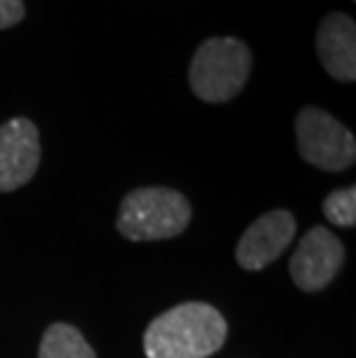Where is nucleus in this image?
Wrapping results in <instances>:
<instances>
[{"instance_id":"nucleus-1","label":"nucleus","mask_w":356,"mask_h":358,"mask_svg":"<svg viewBox=\"0 0 356 358\" xmlns=\"http://www.w3.org/2000/svg\"><path fill=\"white\" fill-rule=\"evenodd\" d=\"M227 322L206 303H183L171 308L143 333L148 358H208L225 345Z\"/></svg>"},{"instance_id":"nucleus-2","label":"nucleus","mask_w":356,"mask_h":358,"mask_svg":"<svg viewBox=\"0 0 356 358\" xmlns=\"http://www.w3.org/2000/svg\"><path fill=\"white\" fill-rule=\"evenodd\" d=\"M252 53L236 37H211L197 49L190 65L192 93L204 102H227L250 77Z\"/></svg>"},{"instance_id":"nucleus-3","label":"nucleus","mask_w":356,"mask_h":358,"mask_svg":"<svg viewBox=\"0 0 356 358\" xmlns=\"http://www.w3.org/2000/svg\"><path fill=\"white\" fill-rule=\"evenodd\" d=\"M192 217L187 199L169 187H141L123 199L118 213V231L130 241L173 238Z\"/></svg>"},{"instance_id":"nucleus-4","label":"nucleus","mask_w":356,"mask_h":358,"mask_svg":"<svg viewBox=\"0 0 356 358\" xmlns=\"http://www.w3.org/2000/svg\"><path fill=\"white\" fill-rule=\"evenodd\" d=\"M297 141L301 157L317 169L340 171L356 159L354 134L317 106H308L299 113Z\"/></svg>"},{"instance_id":"nucleus-5","label":"nucleus","mask_w":356,"mask_h":358,"mask_svg":"<svg viewBox=\"0 0 356 358\" xmlns=\"http://www.w3.org/2000/svg\"><path fill=\"white\" fill-rule=\"evenodd\" d=\"M345 262V248L336 234L315 227L301 238L290 262L292 280L303 292H320L336 278Z\"/></svg>"},{"instance_id":"nucleus-6","label":"nucleus","mask_w":356,"mask_h":358,"mask_svg":"<svg viewBox=\"0 0 356 358\" xmlns=\"http://www.w3.org/2000/svg\"><path fill=\"white\" fill-rule=\"evenodd\" d=\"M40 166V132L33 120L12 118L0 127V192H12Z\"/></svg>"},{"instance_id":"nucleus-7","label":"nucleus","mask_w":356,"mask_h":358,"mask_svg":"<svg viewBox=\"0 0 356 358\" xmlns=\"http://www.w3.org/2000/svg\"><path fill=\"white\" fill-rule=\"evenodd\" d=\"M294 234H297V222H294L290 210H271L252 222L241 236L236 245V262L245 271H262L271 262L285 252Z\"/></svg>"},{"instance_id":"nucleus-8","label":"nucleus","mask_w":356,"mask_h":358,"mask_svg":"<svg viewBox=\"0 0 356 358\" xmlns=\"http://www.w3.org/2000/svg\"><path fill=\"white\" fill-rule=\"evenodd\" d=\"M317 53L333 79H356V26L347 14L333 12L317 30Z\"/></svg>"},{"instance_id":"nucleus-9","label":"nucleus","mask_w":356,"mask_h":358,"mask_svg":"<svg viewBox=\"0 0 356 358\" xmlns=\"http://www.w3.org/2000/svg\"><path fill=\"white\" fill-rule=\"evenodd\" d=\"M40 358H95V352L74 326L54 324L42 338Z\"/></svg>"},{"instance_id":"nucleus-10","label":"nucleus","mask_w":356,"mask_h":358,"mask_svg":"<svg viewBox=\"0 0 356 358\" xmlns=\"http://www.w3.org/2000/svg\"><path fill=\"white\" fill-rule=\"evenodd\" d=\"M324 215L338 227H354L356 222V189L343 187L324 199Z\"/></svg>"},{"instance_id":"nucleus-11","label":"nucleus","mask_w":356,"mask_h":358,"mask_svg":"<svg viewBox=\"0 0 356 358\" xmlns=\"http://www.w3.org/2000/svg\"><path fill=\"white\" fill-rule=\"evenodd\" d=\"M26 17L24 0H0V30L17 26Z\"/></svg>"}]
</instances>
